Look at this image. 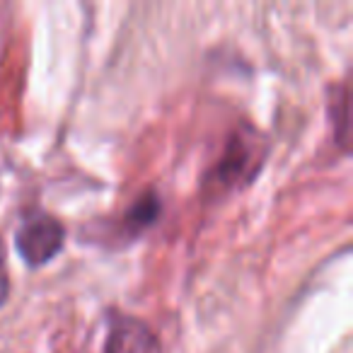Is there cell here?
Masks as SVG:
<instances>
[{"mask_svg": "<svg viewBox=\"0 0 353 353\" xmlns=\"http://www.w3.org/2000/svg\"><path fill=\"white\" fill-rule=\"evenodd\" d=\"M266 157V143L259 131L245 126L235 131L228 141L218 167L211 172V179L218 189H240L254 179Z\"/></svg>", "mask_w": 353, "mask_h": 353, "instance_id": "cell-1", "label": "cell"}, {"mask_svg": "<svg viewBox=\"0 0 353 353\" xmlns=\"http://www.w3.org/2000/svg\"><path fill=\"white\" fill-rule=\"evenodd\" d=\"M63 242H65L63 225L54 216H46V213H39V216L22 223L15 235L17 252H20V256L30 266L49 264L61 252Z\"/></svg>", "mask_w": 353, "mask_h": 353, "instance_id": "cell-2", "label": "cell"}, {"mask_svg": "<svg viewBox=\"0 0 353 353\" xmlns=\"http://www.w3.org/2000/svg\"><path fill=\"white\" fill-rule=\"evenodd\" d=\"M104 353H162L160 339L145 322L128 314H117L109 324Z\"/></svg>", "mask_w": 353, "mask_h": 353, "instance_id": "cell-3", "label": "cell"}, {"mask_svg": "<svg viewBox=\"0 0 353 353\" xmlns=\"http://www.w3.org/2000/svg\"><path fill=\"white\" fill-rule=\"evenodd\" d=\"M329 114L334 121V133L341 141V145H348V85L341 83L332 90L329 97Z\"/></svg>", "mask_w": 353, "mask_h": 353, "instance_id": "cell-4", "label": "cell"}, {"mask_svg": "<svg viewBox=\"0 0 353 353\" xmlns=\"http://www.w3.org/2000/svg\"><path fill=\"white\" fill-rule=\"evenodd\" d=\"M6 281V247H3V240H0V283Z\"/></svg>", "mask_w": 353, "mask_h": 353, "instance_id": "cell-5", "label": "cell"}]
</instances>
